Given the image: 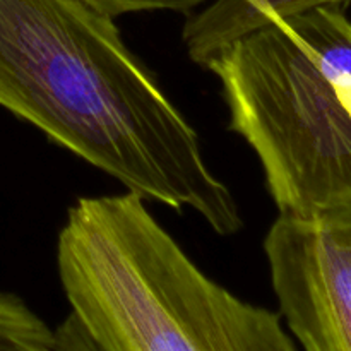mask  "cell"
I'll return each mask as SVG.
<instances>
[{
    "label": "cell",
    "mask_w": 351,
    "mask_h": 351,
    "mask_svg": "<svg viewBox=\"0 0 351 351\" xmlns=\"http://www.w3.org/2000/svg\"><path fill=\"white\" fill-rule=\"evenodd\" d=\"M271 285L304 351H351V202L278 216L264 239Z\"/></svg>",
    "instance_id": "4"
},
{
    "label": "cell",
    "mask_w": 351,
    "mask_h": 351,
    "mask_svg": "<svg viewBox=\"0 0 351 351\" xmlns=\"http://www.w3.org/2000/svg\"><path fill=\"white\" fill-rule=\"evenodd\" d=\"M0 351H101L69 314L50 328L23 298L0 291Z\"/></svg>",
    "instance_id": "6"
},
{
    "label": "cell",
    "mask_w": 351,
    "mask_h": 351,
    "mask_svg": "<svg viewBox=\"0 0 351 351\" xmlns=\"http://www.w3.org/2000/svg\"><path fill=\"white\" fill-rule=\"evenodd\" d=\"M57 269L101 351H298L280 312L211 280L132 192L69 208Z\"/></svg>",
    "instance_id": "2"
},
{
    "label": "cell",
    "mask_w": 351,
    "mask_h": 351,
    "mask_svg": "<svg viewBox=\"0 0 351 351\" xmlns=\"http://www.w3.org/2000/svg\"><path fill=\"white\" fill-rule=\"evenodd\" d=\"M81 2L115 19L125 14L151 12V10H171V12L187 14L208 0H81Z\"/></svg>",
    "instance_id": "7"
},
{
    "label": "cell",
    "mask_w": 351,
    "mask_h": 351,
    "mask_svg": "<svg viewBox=\"0 0 351 351\" xmlns=\"http://www.w3.org/2000/svg\"><path fill=\"white\" fill-rule=\"evenodd\" d=\"M351 0H215L192 14L182 31L185 50L194 64L209 62L239 38L264 26L317 7H343Z\"/></svg>",
    "instance_id": "5"
},
{
    "label": "cell",
    "mask_w": 351,
    "mask_h": 351,
    "mask_svg": "<svg viewBox=\"0 0 351 351\" xmlns=\"http://www.w3.org/2000/svg\"><path fill=\"white\" fill-rule=\"evenodd\" d=\"M336 89H338L339 99L351 117V84H336Z\"/></svg>",
    "instance_id": "8"
},
{
    "label": "cell",
    "mask_w": 351,
    "mask_h": 351,
    "mask_svg": "<svg viewBox=\"0 0 351 351\" xmlns=\"http://www.w3.org/2000/svg\"><path fill=\"white\" fill-rule=\"evenodd\" d=\"M230 129L254 149L281 216L351 202V117L336 84L351 57L322 21L290 17L239 38L208 64Z\"/></svg>",
    "instance_id": "3"
},
{
    "label": "cell",
    "mask_w": 351,
    "mask_h": 351,
    "mask_svg": "<svg viewBox=\"0 0 351 351\" xmlns=\"http://www.w3.org/2000/svg\"><path fill=\"white\" fill-rule=\"evenodd\" d=\"M0 106L144 201L192 209L218 235L242 230L194 127L81 0H0Z\"/></svg>",
    "instance_id": "1"
}]
</instances>
